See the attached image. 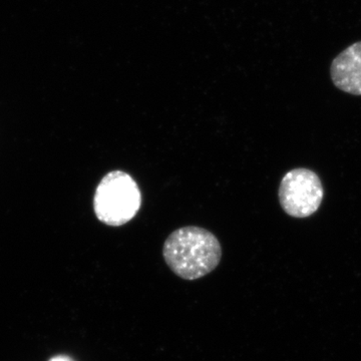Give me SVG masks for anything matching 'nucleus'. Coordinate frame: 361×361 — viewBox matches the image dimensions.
<instances>
[{
	"label": "nucleus",
	"mask_w": 361,
	"mask_h": 361,
	"mask_svg": "<svg viewBox=\"0 0 361 361\" xmlns=\"http://www.w3.org/2000/svg\"><path fill=\"white\" fill-rule=\"evenodd\" d=\"M163 256L177 276L193 281L218 267L222 259V247L213 233L196 226H187L168 237L164 243Z\"/></svg>",
	"instance_id": "nucleus-1"
},
{
	"label": "nucleus",
	"mask_w": 361,
	"mask_h": 361,
	"mask_svg": "<svg viewBox=\"0 0 361 361\" xmlns=\"http://www.w3.org/2000/svg\"><path fill=\"white\" fill-rule=\"evenodd\" d=\"M142 205L137 182L123 171H111L97 185L94 210L97 219L118 227L134 219Z\"/></svg>",
	"instance_id": "nucleus-2"
},
{
	"label": "nucleus",
	"mask_w": 361,
	"mask_h": 361,
	"mask_svg": "<svg viewBox=\"0 0 361 361\" xmlns=\"http://www.w3.org/2000/svg\"><path fill=\"white\" fill-rule=\"evenodd\" d=\"M323 196L322 180L310 169H293L284 175L280 183V205L291 217L313 215L322 205Z\"/></svg>",
	"instance_id": "nucleus-3"
},
{
	"label": "nucleus",
	"mask_w": 361,
	"mask_h": 361,
	"mask_svg": "<svg viewBox=\"0 0 361 361\" xmlns=\"http://www.w3.org/2000/svg\"><path fill=\"white\" fill-rule=\"evenodd\" d=\"M330 75L337 89L361 96V42L349 45L334 59Z\"/></svg>",
	"instance_id": "nucleus-4"
},
{
	"label": "nucleus",
	"mask_w": 361,
	"mask_h": 361,
	"mask_svg": "<svg viewBox=\"0 0 361 361\" xmlns=\"http://www.w3.org/2000/svg\"><path fill=\"white\" fill-rule=\"evenodd\" d=\"M51 361H73L71 360L68 356H56V357L52 358Z\"/></svg>",
	"instance_id": "nucleus-5"
}]
</instances>
